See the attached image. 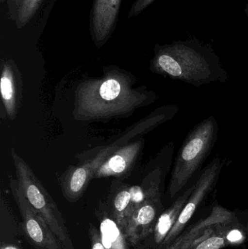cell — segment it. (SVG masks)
Here are the masks:
<instances>
[{
	"instance_id": "obj_1",
	"label": "cell",
	"mask_w": 248,
	"mask_h": 249,
	"mask_svg": "<svg viewBox=\"0 0 248 249\" xmlns=\"http://www.w3.org/2000/svg\"><path fill=\"white\" fill-rule=\"evenodd\" d=\"M135 78L128 71L109 66L99 78L80 83L74 93L73 116L77 121L124 118L155 102L158 96L147 88H135Z\"/></svg>"
},
{
	"instance_id": "obj_2",
	"label": "cell",
	"mask_w": 248,
	"mask_h": 249,
	"mask_svg": "<svg viewBox=\"0 0 248 249\" xmlns=\"http://www.w3.org/2000/svg\"><path fill=\"white\" fill-rule=\"evenodd\" d=\"M151 71L173 80H180L196 87L213 83H225L227 72L213 57L196 51L160 49L151 60Z\"/></svg>"
},
{
	"instance_id": "obj_3",
	"label": "cell",
	"mask_w": 248,
	"mask_h": 249,
	"mask_svg": "<svg viewBox=\"0 0 248 249\" xmlns=\"http://www.w3.org/2000/svg\"><path fill=\"white\" fill-rule=\"evenodd\" d=\"M218 134V123L214 116H210L197 124L187 135L173 164L167 187L170 199L174 198L187 187L212 152Z\"/></svg>"
},
{
	"instance_id": "obj_4",
	"label": "cell",
	"mask_w": 248,
	"mask_h": 249,
	"mask_svg": "<svg viewBox=\"0 0 248 249\" xmlns=\"http://www.w3.org/2000/svg\"><path fill=\"white\" fill-rule=\"evenodd\" d=\"M10 155L16 170V179L29 204L43 218L66 249H75L65 219L52 197L14 148L10 149Z\"/></svg>"
},
{
	"instance_id": "obj_5",
	"label": "cell",
	"mask_w": 248,
	"mask_h": 249,
	"mask_svg": "<svg viewBox=\"0 0 248 249\" xmlns=\"http://www.w3.org/2000/svg\"><path fill=\"white\" fill-rule=\"evenodd\" d=\"M164 171L157 166L141 184L145 192V200L128 217L125 228L127 239L131 244H137L152 233L159 216L164 212L161 200Z\"/></svg>"
},
{
	"instance_id": "obj_6",
	"label": "cell",
	"mask_w": 248,
	"mask_h": 249,
	"mask_svg": "<svg viewBox=\"0 0 248 249\" xmlns=\"http://www.w3.org/2000/svg\"><path fill=\"white\" fill-rule=\"evenodd\" d=\"M9 185L21 215L23 232L31 245L36 249H66L43 218L29 204L17 180L9 176Z\"/></svg>"
},
{
	"instance_id": "obj_7",
	"label": "cell",
	"mask_w": 248,
	"mask_h": 249,
	"mask_svg": "<svg viewBox=\"0 0 248 249\" xmlns=\"http://www.w3.org/2000/svg\"><path fill=\"white\" fill-rule=\"evenodd\" d=\"M241 225L235 212L216 205L208 216L186 227L165 249H188L212 235Z\"/></svg>"
},
{
	"instance_id": "obj_8",
	"label": "cell",
	"mask_w": 248,
	"mask_h": 249,
	"mask_svg": "<svg viewBox=\"0 0 248 249\" xmlns=\"http://www.w3.org/2000/svg\"><path fill=\"white\" fill-rule=\"evenodd\" d=\"M223 168L224 163L219 158H215L202 170L200 175L197 178L193 192L183 206L174 226L163 241L160 249L167 248L170 243L173 242L175 238L179 236L182 231L187 227L188 223L192 219L198 208L215 188Z\"/></svg>"
},
{
	"instance_id": "obj_9",
	"label": "cell",
	"mask_w": 248,
	"mask_h": 249,
	"mask_svg": "<svg viewBox=\"0 0 248 249\" xmlns=\"http://www.w3.org/2000/svg\"><path fill=\"white\" fill-rule=\"evenodd\" d=\"M118 149V145H110L100 149L97 155L80 165L68 168L60 178V184L64 197L70 203L81 198L90 181L106 158Z\"/></svg>"
},
{
	"instance_id": "obj_10",
	"label": "cell",
	"mask_w": 248,
	"mask_h": 249,
	"mask_svg": "<svg viewBox=\"0 0 248 249\" xmlns=\"http://www.w3.org/2000/svg\"><path fill=\"white\" fill-rule=\"evenodd\" d=\"M122 1L93 0L90 12V30L96 48H102L115 32Z\"/></svg>"
},
{
	"instance_id": "obj_11",
	"label": "cell",
	"mask_w": 248,
	"mask_h": 249,
	"mask_svg": "<svg viewBox=\"0 0 248 249\" xmlns=\"http://www.w3.org/2000/svg\"><path fill=\"white\" fill-rule=\"evenodd\" d=\"M144 146V140L137 141L118 148L112 152L96 171L94 178H123L132 171Z\"/></svg>"
},
{
	"instance_id": "obj_12",
	"label": "cell",
	"mask_w": 248,
	"mask_h": 249,
	"mask_svg": "<svg viewBox=\"0 0 248 249\" xmlns=\"http://www.w3.org/2000/svg\"><path fill=\"white\" fill-rule=\"evenodd\" d=\"M18 69L12 59L3 60L1 63V103L6 116L14 121L20 107L22 99V81Z\"/></svg>"
},
{
	"instance_id": "obj_13",
	"label": "cell",
	"mask_w": 248,
	"mask_h": 249,
	"mask_svg": "<svg viewBox=\"0 0 248 249\" xmlns=\"http://www.w3.org/2000/svg\"><path fill=\"white\" fill-rule=\"evenodd\" d=\"M196 181L197 178L191 181L187 187L179 195L171 206L159 216L152 232L153 241L155 249H160L163 241L174 226L183 206L195 189Z\"/></svg>"
},
{
	"instance_id": "obj_14",
	"label": "cell",
	"mask_w": 248,
	"mask_h": 249,
	"mask_svg": "<svg viewBox=\"0 0 248 249\" xmlns=\"http://www.w3.org/2000/svg\"><path fill=\"white\" fill-rule=\"evenodd\" d=\"M131 202L129 186L116 183L111 197V216L124 232L127 220L131 215Z\"/></svg>"
},
{
	"instance_id": "obj_15",
	"label": "cell",
	"mask_w": 248,
	"mask_h": 249,
	"mask_svg": "<svg viewBox=\"0 0 248 249\" xmlns=\"http://www.w3.org/2000/svg\"><path fill=\"white\" fill-rule=\"evenodd\" d=\"M100 215V233L103 246L107 249H128L123 230L106 212Z\"/></svg>"
},
{
	"instance_id": "obj_16",
	"label": "cell",
	"mask_w": 248,
	"mask_h": 249,
	"mask_svg": "<svg viewBox=\"0 0 248 249\" xmlns=\"http://www.w3.org/2000/svg\"><path fill=\"white\" fill-rule=\"evenodd\" d=\"M246 232L243 225L215 234L188 249H222L231 245H240Z\"/></svg>"
},
{
	"instance_id": "obj_17",
	"label": "cell",
	"mask_w": 248,
	"mask_h": 249,
	"mask_svg": "<svg viewBox=\"0 0 248 249\" xmlns=\"http://www.w3.org/2000/svg\"><path fill=\"white\" fill-rule=\"evenodd\" d=\"M42 1L43 0H22L14 21L17 29H22L29 23L39 10Z\"/></svg>"
},
{
	"instance_id": "obj_18",
	"label": "cell",
	"mask_w": 248,
	"mask_h": 249,
	"mask_svg": "<svg viewBox=\"0 0 248 249\" xmlns=\"http://www.w3.org/2000/svg\"><path fill=\"white\" fill-rule=\"evenodd\" d=\"M131 196V214L138 209L145 200V192L142 185H135L130 187ZM131 216V215H130Z\"/></svg>"
},
{
	"instance_id": "obj_19",
	"label": "cell",
	"mask_w": 248,
	"mask_h": 249,
	"mask_svg": "<svg viewBox=\"0 0 248 249\" xmlns=\"http://www.w3.org/2000/svg\"><path fill=\"white\" fill-rule=\"evenodd\" d=\"M88 232L91 243V249H107L102 243L100 231L93 224H90Z\"/></svg>"
},
{
	"instance_id": "obj_20",
	"label": "cell",
	"mask_w": 248,
	"mask_h": 249,
	"mask_svg": "<svg viewBox=\"0 0 248 249\" xmlns=\"http://www.w3.org/2000/svg\"><path fill=\"white\" fill-rule=\"evenodd\" d=\"M21 1L22 0H0L1 3H7L9 18L13 21L16 20V13Z\"/></svg>"
},
{
	"instance_id": "obj_21",
	"label": "cell",
	"mask_w": 248,
	"mask_h": 249,
	"mask_svg": "<svg viewBox=\"0 0 248 249\" xmlns=\"http://www.w3.org/2000/svg\"><path fill=\"white\" fill-rule=\"evenodd\" d=\"M236 215H237V218H238L240 222H241L242 225L244 227L245 231H246V235H247L248 238V218L246 217V216L242 215L241 213H237V212H235Z\"/></svg>"
},
{
	"instance_id": "obj_22",
	"label": "cell",
	"mask_w": 248,
	"mask_h": 249,
	"mask_svg": "<svg viewBox=\"0 0 248 249\" xmlns=\"http://www.w3.org/2000/svg\"><path fill=\"white\" fill-rule=\"evenodd\" d=\"M1 249H19L15 246L10 245V244H2Z\"/></svg>"
},
{
	"instance_id": "obj_23",
	"label": "cell",
	"mask_w": 248,
	"mask_h": 249,
	"mask_svg": "<svg viewBox=\"0 0 248 249\" xmlns=\"http://www.w3.org/2000/svg\"><path fill=\"white\" fill-rule=\"evenodd\" d=\"M240 213H241V214H243V216H246V217L248 218V212H240Z\"/></svg>"
}]
</instances>
